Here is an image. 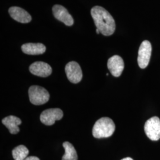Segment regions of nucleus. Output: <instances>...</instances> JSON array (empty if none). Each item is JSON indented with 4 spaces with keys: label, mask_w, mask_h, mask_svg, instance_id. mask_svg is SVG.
Here are the masks:
<instances>
[{
    "label": "nucleus",
    "mask_w": 160,
    "mask_h": 160,
    "mask_svg": "<svg viewBox=\"0 0 160 160\" xmlns=\"http://www.w3.org/2000/svg\"><path fill=\"white\" fill-rule=\"evenodd\" d=\"M10 16L14 20L22 23H28L31 22L32 17L28 12L18 7H12L8 10Z\"/></svg>",
    "instance_id": "obj_11"
},
{
    "label": "nucleus",
    "mask_w": 160,
    "mask_h": 160,
    "mask_svg": "<svg viewBox=\"0 0 160 160\" xmlns=\"http://www.w3.org/2000/svg\"><path fill=\"white\" fill-rule=\"evenodd\" d=\"M115 124L109 118H102L97 120L92 128V135L96 138L111 137L115 131Z\"/></svg>",
    "instance_id": "obj_2"
},
{
    "label": "nucleus",
    "mask_w": 160,
    "mask_h": 160,
    "mask_svg": "<svg viewBox=\"0 0 160 160\" xmlns=\"http://www.w3.org/2000/svg\"><path fill=\"white\" fill-rule=\"evenodd\" d=\"M108 67L112 75L118 77L122 74L124 69L123 60L119 56L114 55L109 58Z\"/></svg>",
    "instance_id": "obj_10"
},
{
    "label": "nucleus",
    "mask_w": 160,
    "mask_h": 160,
    "mask_svg": "<svg viewBox=\"0 0 160 160\" xmlns=\"http://www.w3.org/2000/svg\"><path fill=\"white\" fill-rule=\"evenodd\" d=\"M65 149V154L62 157V160H78V155L74 146L69 142L63 143Z\"/></svg>",
    "instance_id": "obj_14"
},
{
    "label": "nucleus",
    "mask_w": 160,
    "mask_h": 160,
    "mask_svg": "<svg viewBox=\"0 0 160 160\" xmlns=\"http://www.w3.org/2000/svg\"><path fill=\"white\" fill-rule=\"evenodd\" d=\"M2 123L7 128L10 133L17 134L20 131L18 126L22 124V120L14 116H9L2 120Z\"/></svg>",
    "instance_id": "obj_13"
},
{
    "label": "nucleus",
    "mask_w": 160,
    "mask_h": 160,
    "mask_svg": "<svg viewBox=\"0 0 160 160\" xmlns=\"http://www.w3.org/2000/svg\"><path fill=\"white\" fill-rule=\"evenodd\" d=\"M46 49V46L40 43H28L22 46V50L24 53L32 55L43 54L45 52Z\"/></svg>",
    "instance_id": "obj_12"
},
{
    "label": "nucleus",
    "mask_w": 160,
    "mask_h": 160,
    "mask_svg": "<svg viewBox=\"0 0 160 160\" xmlns=\"http://www.w3.org/2000/svg\"><path fill=\"white\" fill-rule=\"evenodd\" d=\"M30 102L34 105H42L47 103L50 95L46 89L38 86H31L29 89Z\"/></svg>",
    "instance_id": "obj_3"
},
{
    "label": "nucleus",
    "mask_w": 160,
    "mask_h": 160,
    "mask_svg": "<svg viewBox=\"0 0 160 160\" xmlns=\"http://www.w3.org/2000/svg\"><path fill=\"white\" fill-rule=\"evenodd\" d=\"M65 72L69 81L72 83H78L82 80V72L80 65L75 61H71L67 64Z\"/></svg>",
    "instance_id": "obj_7"
},
{
    "label": "nucleus",
    "mask_w": 160,
    "mask_h": 160,
    "mask_svg": "<svg viewBox=\"0 0 160 160\" xmlns=\"http://www.w3.org/2000/svg\"><path fill=\"white\" fill-rule=\"evenodd\" d=\"M144 131L147 136L152 141H158L160 139V119L154 116L147 120L144 126Z\"/></svg>",
    "instance_id": "obj_4"
},
{
    "label": "nucleus",
    "mask_w": 160,
    "mask_h": 160,
    "mask_svg": "<svg viewBox=\"0 0 160 160\" xmlns=\"http://www.w3.org/2000/svg\"><path fill=\"white\" fill-rule=\"evenodd\" d=\"M29 150L24 145H19L12 151L14 160H24L29 154Z\"/></svg>",
    "instance_id": "obj_15"
},
{
    "label": "nucleus",
    "mask_w": 160,
    "mask_h": 160,
    "mask_svg": "<svg viewBox=\"0 0 160 160\" xmlns=\"http://www.w3.org/2000/svg\"><path fill=\"white\" fill-rule=\"evenodd\" d=\"M29 70L32 74L40 77H47L51 74L52 72L51 67L46 62L42 61L32 63L29 67Z\"/></svg>",
    "instance_id": "obj_9"
},
{
    "label": "nucleus",
    "mask_w": 160,
    "mask_h": 160,
    "mask_svg": "<svg viewBox=\"0 0 160 160\" xmlns=\"http://www.w3.org/2000/svg\"><path fill=\"white\" fill-rule=\"evenodd\" d=\"M52 12L54 17L68 26H71L74 24V19L69 13L68 10L61 5H55L52 8Z\"/></svg>",
    "instance_id": "obj_8"
},
{
    "label": "nucleus",
    "mask_w": 160,
    "mask_h": 160,
    "mask_svg": "<svg viewBox=\"0 0 160 160\" xmlns=\"http://www.w3.org/2000/svg\"><path fill=\"white\" fill-rule=\"evenodd\" d=\"M24 160H40L39 158L34 156H30L29 157H27Z\"/></svg>",
    "instance_id": "obj_16"
},
{
    "label": "nucleus",
    "mask_w": 160,
    "mask_h": 160,
    "mask_svg": "<svg viewBox=\"0 0 160 160\" xmlns=\"http://www.w3.org/2000/svg\"><path fill=\"white\" fill-rule=\"evenodd\" d=\"M133 160L131 158H130V157H126V158H123L122 160Z\"/></svg>",
    "instance_id": "obj_17"
},
{
    "label": "nucleus",
    "mask_w": 160,
    "mask_h": 160,
    "mask_svg": "<svg viewBox=\"0 0 160 160\" xmlns=\"http://www.w3.org/2000/svg\"><path fill=\"white\" fill-rule=\"evenodd\" d=\"M63 115V112L60 109H47L40 114V121L46 125L51 126L53 125L57 120H61Z\"/></svg>",
    "instance_id": "obj_6"
},
{
    "label": "nucleus",
    "mask_w": 160,
    "mask_h": 160,
    "mask_svg": "<svg viewBox=\"0 0 160 160\" xmlns=\"http://www.w3.org/2000/svg\"><path fill=\"white\" fill-rule=\"evenodd\" d=\"M96 33H97V34H99V33H100V30H98V29H96Z\"/></svg>",
    "instance_id": "obj_18"
},
{
    "label": "nucleus",
    "mask_w": 160,
    "mask_h": 160,
    "mask_svg": "<svg viewBox=\"0 0 160 160\" xmlns=\"http://www.w3.org/2000/svg\"><path fill=\"white\" fill-rule=\"evenodd\" d=\"M91 14L95 25L102 34L109 36L114 33L116 24L112 15L106 9L95 6L91 10Z\"/></svg>",
    "instance_id": "obj_1"
},
{
    "label": "nucleus",
    "mask_w": 160,
    "mask_h": 160,
    "mask_svg": "<svg viewBox=\"0 0 160 160\" xmlns=\"http://www.w3.org/2000/svg\"><path fill=\"white\" fill-rule=\"evenodd\" d=\"M152 51L151 43L148 40H144L140 45L138 51V63L141 68L144 69L148 65Z\"/></svg>",
    "instance_id": "obj_5"
}]
</instances>
